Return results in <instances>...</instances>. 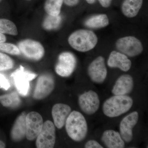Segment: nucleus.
<instances>
[{"label":"nucleus","instance_id":"nucleus-1","mask_svg":"<svg viewBox=\"0 0 148 148\" xmlns=\"http://www.w3.org/2000/svg\"><path fill=\"white\" fill-rule=\"evenodd\" d=\"M65 125L67 134L73 141L81 142L86 137L88 132L87 122L84 116L79 112H71Z\"/></svg>","mask_w":148,"mask_h":148},{"label":"nucleus","instance_id":"nucleus-2","mask_svg":"<svg viewBox=\"0 0 148 148\" xmlns=\"http://www.w3.org/2000/svg\"><path fill=\"white\" fill-rule=\"evenodd\" d=\"M133 103L132 98L127 95H114L103 103V112L109 117H116L128 112Z\"/></svg>","mask_w":148,"mask_h":148},{"label":"nucleus","instance_id":"nucleus-3","mask_svg":"<svg viewBox=\"0 0 148 148\" xmlns=\"http://www.w3.org/2000/svg\"><path fill=\"white\" fill-rule=\"evenodd\" d=\"M68 42L76 50L86 52L94 48L98 42V38L92 31L80 29L70 35Z\"/></svg>","mask_w":148,"mask_h":148},{"label":"nucleus","instance_id":"nucleus-4","mask_svg":"<svg viewBox=\"0 0 148 148\" xmlns=\"http://www.w3.org/2000/svg\"><path fill=\"white\" fill-rule=\"evenodd\" d=\"M37 76L36 74L20 66L12 73L11 77L18 93L22 96H26L30 90V82L36 78Z\"/></svg>","mask_w":148,"mask_h":148},{"label":"nucleus","instance_id":"nucleus-5","mask_svg":"<svg viewBox=\"0 0 148 148\" xmlns=\"http://www.w3.org/2000/svg\"><path fill=\"white\" fill-rule=\"evenodd\" d=\"M20 53L25 57L33 60L39 61L45 55V49L40 43L32 39H25L18 43Z\"/></svg>","mask_w":148,"mask_h":148},{"label":"nucleus","instance_id":"nucleus-6","mask_svg":"<svg viewBox=\"0 0 148 148\" xmlns=\"http://www.w3.org/2000/svg\"><path fill=\"white\" fill-rule=\"evenodd\" d=\"M55 84L54 78L50 74L41 75L37 79L33 92V98L36 100H42L46 98L53 92Z\"/></svg>","mask_w":148,"mask_h":148},{"label":"nucleus","instance_id":"nucleus-7","mask_svg":"<svg viewBox=\"0 0 148 148\" xmlns=\"http://www.w3.org/2000/svg\"><path fill=\"white\" fill-rule=\"evenodd\" d=\"M116 48L130 57H135L143 52V45L140 40L133 36H126L119 39L116 42Z\"/></svg>","mask_w":148,"mask_h":148},{"label":"nucleus","instance_id":"nucleus-8","mask_svg":"<svg viewBox=\"0 0 148 148\" xmlns=\"http://www.w3.org/2000/svg\"><path fill=\"white\" fill-rule=\"evenodd\" d=\"M56 128L54 123L50 120L44 122L41 131L36 139L38 148H52L56 143Z\"/></svg>","mask_w":148,"mask_h":148},{"label":"nucleus","instance_id":"nucleus-9","mask_svg":"<svg viewBox=\"0 0 148 148\" xmlns=\"http://www.w3.org/2000/svg\"><path fill=\"white\" fill-rule=\"evenodd\" d=\"M77 60L74 54L71 52H62L58 57L56 65V73L62 77L70 76L73 73L76 66Z\"/></svg>","mask_w":148,"mask_h":148},{"label":"nucleus","instance_id":"nucleus-10","mask_svg":"<svg viewBox=\"0 0 148 148\" xmlns=\"http://www.w3.org/2000/svg\"><path fill=\"white\" fill-rule=\"evenodd\" d=\"M26 121V138L29 141H34L42 129L44 124L42 117L39 113L33 111L27 114Z\"/></svg>","mask_w":148,"mask_h":148},{"label":"nucleus","instance_id":"nucleus-11","mask_svg":"<svg viewBox=\"0 0 148 148\" xmlns=\"http://www.w3.org/2000/svg\"><path fill=\"white\" fill-rule=\"evenodd\" d=\"M79 105L83 112L88 115L95 114L100 107L99 96L95 91L90 90L79 97Z\"/></svg>","mask_w":148,"mask_h":148},{"label":"nucleus","instance_id":"nucleus-12","mask_svg":"<svg viewBox=\"0 0 148 148\" xmlns=\"http://www.w3.org/2000/svg\"><path fill=\"white\" fill-rule=\"evenodd\" d=\"M87 72L93 82L99 84L103 83L108 73L104 58L100 56L95 58L88 66Z\"/></svg>","mask_w":148,"mask_h":148},{"label":"nucleus","instance_id":"nucleus-13","mask_svg":"<svg viewBox=\"0 0 148 148\" xmlns=\"http://www.w3.org/2000/svg\"><path fill=\"white\" fill-rule=\"evenodd\" d=\"M139 114L136 111L132 112L123 118L120 123V134L126 143L131 142L133 139L132 129L138 123Z\"/></svg>","mask_w":148,"mask_h":148},{"label":"nucleus","instance_id":"nucleus-14","mask_svg":"<svg viewBox=\"0 0 148 148\" xmlns=\"http://www.w3.org/2000/svg\"><path fill=\"white\" fill-rule=\"evenodd\" d=\"M71 112V107L64 103H56L52 107L51 114L55 127L61 129Z\"/></svg>","mask_w":148,"mask_h":148},{"label":"nucleus","instance_id":"nucleus-15","mask_svg":"<svg viewBox=\"0 0 148 148\" xmlns=\"http://www.w3.org/2000/svg\"><path fill=\"white\" fill-rule=\"evenodd\" d=\"M26 116L27 114L23 112L15 120L11 130V139L15 143H18L26 137Z\"/></svg>","mask_w":148,"mask_h":148},{"label":"nucleus","instance_id":"nucleus-16","mask_svg":"<svg viewBox=\"0 0 148 148\" xmlns=\"http://www.w3.org/2000/svg\"><path fill=\"white\" fill-rule=\"evenodd\" d=\"M133 87L134 81L132 76L125 74L116 80L112 92L114 95H126L132 91Z\"/></svg>","mask_w":148,"mask_h":148},{"label":"nucleus","instance_id":"nucleus-17","mask_svg":"<svg viewBox=\"0 0 148 148\" xmlns=\"http://www.w3.org/2000/svg\"><path fill=\"white\" fill-rule=\"evenodd\" d=\"M108 65L112 68H118L124 72L128 71L132 65L126 55L118 51H112L109 56Z\"/></svg>","mask_w":148,"mask_h":148},{"label":"nucleus","instance_id":"nucleus-18","mask_svg":"<svg viewBox=\"0 0 148 148\" xmlns=\"http://www.w3.org/2000/svg\"><path fill=\"white\" fill-rule=\"evenodd\" d=\"M101 140L107 148H123L125 147L124 141L119 132L112 130L103 132Z\"/></svg>","mask_w":148,"mask_h":148},{"label":"nucleus","instance_id":"nucleus-19","mask_svg":"<svg viewBox=\"0 0 148 148\" xmlns=\"http://www.w3.org/2000/svg\"><path fill=\"white\" fill-rule=\"evenodd\" d=\"M143 0H124L122 5V11L125 16L135 17L142 7Z\"/></svg>","mask_w":148,"mask_h":148},{"label":"nucleus","instance_id":"nucleus-20","mask_svg":"<svg viewBox=\"0 0 148 148\" xmlns=\"http://www.w3.org/2000/svg\"><path fill=\"white\" fill-rule=\"evenodd\" d=\"M109 24V18L105 14L93 15L88 18L84 22V25L86 27L94 29L107 27Z\"/></svg>","mask_w":148,"mask_h":148},{"label":"nucleus","instance_id":"nucleus-21","mask_svg":"<svg viewBox=\"0 0 148 148\" xmlns=\"http://www.w3.org/2000/svg\"><path fill=\"white\" fill-rule=\"evenodd\" d=\"M18 92L13 91L10 93L0 95V103L6 108H16L20 106L21 100Z\"/></svg>","mask_w":148,"mask_h":148},{"label":"nucleus","instance_id":"nucleus-22","mask_svg":"<svg viewBox=\"0 0 148 148\" xmlns=\"http://www.w3.org/2000/svg\"><path fill=\"white\" fill-rule=\"evenodd\" d=\"M63 2V0H46L45 3V10L49 15L58 16L61 12Z\"/></svg>","mask_w":148,"mask_h":148},{"label":"nucleus","instance_id":"nucleus-23","mask_svg":"<svg viewBox=\"0 0 148 148\" xmlns=\"http://www.w3.org/2000/svg\"><path fill=\"white\" fill-rule=\"evenodd\" d=\"M0 33L12 36L18 35L15 24L12 21L5 18H0Z\"/></svg>","mask_w":148,"mask_h":148},{"label":"nucleus","instance_id":"nucleus-24","mask_svg":"<svg viewBox=\"0 0 148 148\" xmlns=\"http://www.w3.org/2000/svg\"><path fill=\"white\" fill-rule=\"evenodd\" d=\"M62 17L61 15L53 16L47 14L43 21L42 27L45 30H54L57 29L61 25Z\"/></svg>","mask_w":148,"mask_h":148},{"label":"nucleus","instance_id":"nucleus-25","mask_svg":"<svg viewBox=\"0 0 148 148\" xmlns=\"http://www.w3.org/2000/svg\"><path fill=\"white\" fill-rule=\"evenodd\" d=\"M14 66V62L7 54L0 52V72L10 70Z\"/></svg>","mask_w":148,"mask_h":148},{"label":"nucleus","instance_id":"nucleus-26","mask_svg":"<svg viewBox=\"0 0 148 148\" xmlns=\"http://www.w3.org/2000/svg\"><path fill=\"white\" fill-rule=\"evenodd\" d=\"M0 51L12 55H19L21 54L17 46L9 43H0Z\"/></svg>","mask_w":148,"mask_h":148},{"label":"nucleus","instance_id":"nucleus-27","mask_svg":"<svg viewBox=\"0 0 148 148\" xmlns=\"http://www.w3.org/2000/svg\"><path fill=\"white\" fill-rule=\"evenodd\" d=\"M10 82L9 80L3 74L0 73V88L5 90H8L10 88Z\"/></svg>","mask_w":148,"mask_h":148},{"label":"nucleus","instance_id":"nucleus-28","mask_svg":"<svg viewBox=\"0 0 148 148\" xmlns=\"http://www.w3.org/2000/svg\"><path fill=\"white\" fill-rule=\"evenodd\" d=\"M86 148H103V147L98 142L94 140H90L88 141L85 145Z\"/></svg>","mask_w":148,"mask_h":148},{"label":"nucleus","instance_id":"nucleus-29","mask_svg":"<svg viewBox=\"0 0 148 148\" xmlns=\"http://www.w3.org/2000/svg\"><path fill=\"white\" fill-rule=\"evenodd\" d=\"M63 1L66 5L69 6H74L78 3L79 0H63Z\"/></svg>","mask_w":148,"mask_h":148},{"label":"nucleus","instance_id":"nucleus-30","mask_svg":"<svg viewBox=\"0 0 148 148\" xmlns=\"http://www.w3.org/2000/svg\"><path fill=\"white\" fill-rule=\"evenodd\" d=\"M101 5L104 8H108L110 5L112 0H98Z\"/></svg>","mask_w":148,"mask_h":148},{"label":"nucleus","instance_id":"nucleus-31","mask_svg":"<svg viewBox=\"0 0 148 148\" xmlns=\"http://www.w3.org/2000/svg\"><path fill=\"white\" fill-rule=\"evenodd\" d=\"M6 38L3 34L0 33V43L5 42Z\"/></svg>","mask_w":148,"mask_h":148},{"label":"nucleus","instance_id":"nucleus-32","mask_svg":"<svg viewBox=\"0 0 148 148\" xmlns=\"http://www.w3.org/2000/svg\"><path fill=\"white\" fill-rule=\"evenodd\" d=\"M6 145L5 143L3 142L2 141L0 140V148H5Z\"/></svg>","mask_w":148,"mask_h":148},{"label":"nucleus","instance_id":"nucleus-33","mask_svg":"<svg viewBox=\"0 0 148 148\" xmlns=\"http://www.w3.org/2000/svg\"><path fill=\"white\" fill-rule=\"evenodd\" d=\"M96 1V0H86V1L88 3L90 4H92L95 3Z\"/></svg>","mask_w":148,"mask_h":148},{"label":"nucleus","instance_id":"nucleus-34","mask_svg":"<svg viewBox=\"0 0 148 148\" xmlns=\"http://www.w3.org/2000/svg\"><path fill=\"white\" fill-rule=\"evenodd\" d=\"M2 1V0H0V3H1V2Z\"/></svg>","mask_w":148,"mask_h":148}]
</instances>
